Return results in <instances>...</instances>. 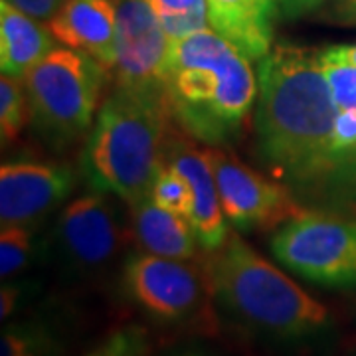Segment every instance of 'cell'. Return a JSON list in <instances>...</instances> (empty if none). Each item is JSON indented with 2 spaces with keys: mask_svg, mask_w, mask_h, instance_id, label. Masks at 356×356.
I'll list each match as a JSON object with an SVG mask.
<instances>
[{
  "mask_svg": "<svg viewBox=\"0 0 356 356\" xmlns=\"http://www.w3.org/2000/svg\"><path fill=\"white\" fill-rule=\"evenodd\" d=\"M318 65L329 81L332 99L339 109H356V67L355 65L343 64L325 60L317 54Z\"/></svg>",
  "mask_w": 356,
  "mask_h": 356,
  "instance_id": "obj_21",
  "label": "cell"
},
{
  "mask_svg": "<svg viewBox=\"0 0 356 356\" xmlns=\"http://www.w3.org/2000/svg\"><path fill=\"white\" fill-rule=\"evenodd\" d=\"M317 54L325 60L332 62H343V64L355 65L356 67V44H334V46H325L317 50Z\"/></svg>",
  "mask_w": 356,
  "mask_h": 356,
  "instance_id": "obj_29",
  "label": "cell"
},
{
  "mask_svg": "<svg viewBox=\"0 0 356 356\" xmlns=\"http://www.w3.org/2000/svg\"><path fill=\"white\" fill-rule=\"evenodd\" d=\"M329 6L323 13L327 22L356 28V0H327Z\"/></svg>",
  "mask_w": 356,
  "mask_h": 356,
  "instance_id": "obj_25",
  "label": "cell"
},
{
  "mask_svg": "<svg viewBox=\"0 0 356 356\" xmlns=\"http://www.w3.org/2000/svg\"><path fill=\"white\" fill-rule=\"evenodd\" d=\"M50 26L22 13L8 0L0 2V67L2 76L22 79L50 56L54 48Z\"/></svg>",
  "mask_w": 356,
  "mask_h": 356,
  "instance_id": "obj_16",
  "label": "cell"
},
{
  "mask_svg": "<svg viewBox=\"0 0 356 356\" xmlns=\"http://www.w3.org/2000/svg\"><path fill=\"white\" fill-rule=\"evenodd\" d=\"M332 140L341 163L356 154V109H339Z\"/></svg>",
  "mask_w": 356,
  "mask_h": 356,
  "instance_id": "obj_23",
  "label": "cell"
},
{
  "mask_svg": "<svg viewBox=\"0 0 356 356\" xmlns=\"http://www.w3.org/2000/svg\"><path fill=\"white\" fill-rule=\"evenodd\" d=\"M131 229L121 226L107 192L86 194L67 204L56 226V242L65 264L77 271H102L129 242Z\"/></svg>",
  "mask_w": 356,
  "mask_h": 356,
  "instance_id": "obj_10",
  "label": "cell"
},
{
  "mask_svg": "<svg viewBox=\"0 0 356 356\" xmlns=\"http://www.w3.org/2000/svg\"><path fill=\"white\" fill-rule=\"evenodd\" d=\"M168 91L115 86L95 115L83 170L97 191L127 204L151 196L166 165Z\"/></svg>",
  "mask_w": 356,
  "mask_h": 356,
  "instance_id": "obj_3",
  "label": "cell"
},
{
  "mask_svg": "<svg viewBox=\"0 0 356 356\" xmlns=\"http://www.w3.org/2000/svg\"><path fill=\"white\" fill-rule=\"evenodd\" d=\"M337 113L317 50L280 44L259 62L257 147L277 177L311 182L341 165L332 140Z\"/></svg>",
  "mask_w": 356,
  "mask_h": 356,
  "instance_id": "obj_1",
  "label": "cell"
},
{
  "mask_svg": "<svg viewBox=\"0 0 356 356\" xmlns=\"http://www.w3.org/2000/svg\"><path fill=\"white\" fill-rule=\"evenodd\" d=\"M117 86L168 91L170 38L147 0H115Z\"/></svg>",
  "mask_w": 356,
  "mask_h": 356,
  "instance_id": "obj_9",
  "label": "cell"
},
{
  "mask_svg": "<svg viewBox=\"0 0 356 356\" xmlns=\"http://www.w3.org/2000/svg\"><path fill=\"white\" fill-rule=\"evenodd\" d=\"M159 18L172 14H186L194 10H208L206 0H147Z\"/></svg>",
  "mask_w": 356,
  "mask_h": 356,
  "instance_id": "obj_24",
  "label": "cell"
},
{
  "mask_svg": "<svg viewBox=\"0 0 356 356\" xmlns=\"http://www.w3.org/2000/svg\"><path fill=\"white\" fill-rule=\"evenodd\" d=\"M22 293H24L22 283H4L2 285V289H0V318L2 321H6L16 311V307L22 299Z\"/></svg>",
  "mask_w": 356,
  "mask_h": 356,
  "instance_id": "obj_28",
  "label": "cell"
},
{
  "mask_svg": "<svg viewBox=\"0 0 356 356\" xmlns=\"http://www.w3.org/2000/svg\"><path fill=\"white\" fill-rule=\"evenodd\" d=\"M0 356H54V344L32 325H8L0 337Z\"/></svg>",
  "mask_w": 356,
  "mask_h": 356,
  "instance_id": "obj_20",
  "label": "cell"
},
{
  "mask_svg": "<svg viewBox=\"0 0 356 356\" xmlns=\"http://www.w3.org/2000/svg\"><path fill=\"white\" fill-rule=\"evenodd\" d=\"M32 117L24 81L18 77L2 76L0 79V135L8 145L20 137Z\"/></svg>",
  "mask_w": 356,
  "mask_h": 356,
  "instance_id": "obj_17",
  "label": "cell"
},
{
  "mask_svg": "<svg viewBox=\"0 0 356 356\" xmlns=\"http://www.w3.org/2000/svg\"><path fill=\"white\" fill-rule=\"evenodd\" d=\"M32 257V232L22 224L2 226L0 232V275L10 280L20 273Z\"/></svg>",
  "mask_w": 356,
  "mask_h": 356,
  "instance_id": "obj_18",
  "label": "cell"
},
{
  "mask_svg": "<svg viewBox=\"0 0 356 356\" xmlns=\"http://www.w3.org/2000/svg\"><path fill=\"white\" fill-rule=\"evenodd\" d=\"M145 353H147L145 332L137 327H129L111 334L99 348H95L88 356H145Z\"/></svg>",
  "mask_w": 356,
  "mask_h": 356,
  "instance_id": "obj_22",
  "label": "cell"
},
{
  "mask_svg": "<svg viewBox=\"0 0 356 356\" xmlns=\"http://www.w3.org/2000/svg\"><path fill=\"white\" fill-rule=\"evenodd\" d=\"M76 184L74 172L51 163H4L0 168L2 226H30L64 202Z\"/></svg>",
  "mask_w": 356,
  "mask_h": 356,
  "instance_id": "obj_11",
  "label": "cell"
},
{
  "mask_svg": "<svg viewBox=\"0 0 356 356\" xmlns=\"http://www.w3.org/2000/svg\"><path fill=\"white\" fill-rule=\"evenodd\" d=\"M277 2V8L283 18H301L307 16L309 13L321 8L327 0H275Z\"/></svg>",
  "mask_w": 356,
  "mask_h": 356,
  "instance_id": "obj_27",
  "label": "cell"
},
{
  "mask_svg": "<svg viewBox=\"0 0 356 356\" xmlns=\"http://www.w3.org/2000/svg\"><path fill=\"white\" fill-rule=\"evenodd\" d=\"M163 356H212L208 353H202V350H196V348H184V350H175V353H168V355Z\"/></svg>",
  "mask_w": 356,
  "mask_h": 356,
  "instance_id": "obj_30",
  "label": "cell"
},
{
  "mask_svg": "<svg viewBox=\"0 0 356 356\" xmlns=\"http://www.w3.org/2000/svg\"><path fill=\"white\" fill-rule=\"evenodd\" d=\"M166 165L177 168L186 178L192 192V208L188 214L196 240L204 252L220 248L228 238V228L220 204L214 170L206 149H196L191 140L175 137L166 147Z\"/></svg>",
  "mask_w": 356,
  "mask_h": 356,
  "instance_id": "obj_12",
  "label": "cell"
},
{
  "mask_svg": "<svg viewBox=\"0 0 356 356\" xmlns=\"http://www.w3.org/2000/svg\"><path fill=\"white\" fill-rule=\"evenodd\" d=\"M269 250L301 280L329 289L356 287V218L303 212L281 224Z\"/></svg>",
  "mask_w": 356,
  "mask_h": 356,
  "instance_id": "obj_6",
  "label": "cell"
},
{
  "mask_svg": "<svg viewBox=\"0 0 356 356\" xmlns=\"http://www.w3.org/2000/svg\"><path fill=\"white\" fill-rule=\"evenodd\" d=\"M48 26L58 42L95 58L105 70H113L117 56L115 0H65Z\"/></svg>",
  "mask_w": 356,
  "mask_h": 356,
  "instance_id": "obj_13",
  "label": "cell"
},
{
  "mask_svg": "<svg viewBox=\"0 0 356 356\" xmlns=\"http://www.w3.org/2000/svg\"><path fill=\"white\" fill-rule=\"evenodd\" d=\"M22 13L34 16L36 20H51L58 10L65 4V0H8Z\"/></svg>",
  "mask_w": 356,
  "mask_h": 356,
  "instance_id": "obj_26",
  "label": "cell"
},
{
  "mask_svg": "<svg viewBox=\"0 0 356 356\" xmlns=\"http://www.w3.org/2000/svg\"><path fill=\"white\" fill-rule=\"evenodd\" d=\"M151 198L161 208L170 210V212L180 214L188 220L192 208V192L186 178L182 177L177 168H172L170 165L163 166V170L154 180Z\"/></svg>",
  "mask_w": 356,
  "mask_h": 356,
  "instance_id": "obj_19",
  "label": "cell"
},
{
  "mask_svg": "<svg viewBox=\"0 0 356 356\" xmlns=\"http://www.w3.org/2000/svg\"><path fill=\"white\" fill-rule=\"evenodd\" d=\"M170 111L210 145L240 129L257 95L250 60L216 30L170 40Z\"/></svg>",
  "mask_w": 356,
  "mask_h": 356,
  "instance_id": "obj_4",
  "label": "cell"
},
{
  "mask_svg": "<svg viewBox=\"0 0 356 356\" xmlns=\"http://www.w3.org/2000/svg\"><path fill=\"white\" fill-rule=\"evenodd\" d=\"M131 208V234L143 252L170 259H196L200 243L191 222L145 198Z\"/></svg>",
  "mask_w": 356,
  "mask_h": 356,
  "instance_id": "obj_15",
  "label": "cell"
},
{
  "mask_svg": "<svg viewBox=\"0 0 356 356\" xmlns=\"http://www.w3.org/2000/svg\"><path fill=\"white\" fill-rule=\"evenodd\" d=\"M105 72L83 51L56 48L22 77L36 125L54 139L79 137L95 119Z\"/></svg>",
  "mask_w": 356,
  "mask_h": 356,
  "instance_id": "obj_5",
  "label": "cell"
},
{
  "mask_svg": "<svg viewBox=\"0 0 356 356\" xmlns=\"http://www.w3.org/2000/svg\"><path fill=\"white\" fill-rule=\"evenodd\" d=\"M206 154L214 170L222 212L234 226L267 229L305 212L287 186L261 177L234 154L214 149V145Z\"/></svg>",
  "mask_w": 356,
  "mask_h": 356,
  "instance_id": "obj_8",
  "label": "cell"
},
{
  "mask_svg": "<svg viewBox=\"0 0 356 356\" xmlns=\"http://www.w3.org/2000/svg\"><path fill=\"white\" fill-rule=\"evenodd\" d=\"M121 285L135 307L161 325H186L202 321L212 303L202 261L170 259L161 255H129Z\"/></svg>",
  "mask_w": 356,
  "mask_h": 356,
  "instance_id": "obj_7",
  "label": "cell"
},
{
  "mask_svg": "<svg viewBox=\"0 0 356 356\" xmlns=\"http://www.w3.org/2000/svg\"><path fill=\"white\" fill-rule=\"evenodd\" d=\"M212 30L232 42L250 62H261L273 50L275 0H206Z\"/></svg>",
  "mask_w": 356,
  "mask_h": 356,
  "instance_id": "obj_14",
  "label": "cell"
},
{
  "mask_svg": "<svg viewBox=\"0 0 356 356\" xmlns=\"http://www.w3.org/2000/svg\"><path fill=\"white\" fill-rule=\"evenodd\" d=\"M200 261L212 301L232 323L252 334L291 343L331 325L327 307L234 232Z\"/></svg>",
  "mask_w": 356,
  "mask_h": 356,
  "instance_id": "obj_2",
  "label": "cell"
}]
</instances>
